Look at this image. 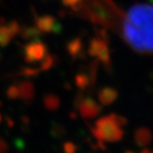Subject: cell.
Listing matches in <instances>:
<instances>
[{"label":"cell","instance_id":"1","mask_svg":"<svg viewBox=\"0 0 153 153\" xmlns=\"http://www.w3.org/2000/svg\"><path fill=\"white\" fill-rule=\"evenodd\" d=\"M121 32L131 49L144 55L153 53V5L131 7L123 16Z\"/></svg>","mask_w":153,"mask_h":153},{"label":"cell","instance_id":"2","mask_svg":"<svg viewBox=\"0 0 153 153\" xmlns=\"http://www.w3.org/2000/svg\"><path fill=\"white\" fill-rule=\"evenodd\" d=\"M126 120L118 115H108L95 121L93 134L99 141L115 143L120 141L124 136L123 127Z\"/></svg>","mask_w":153,"mask_h":153},{"label":"cell","instance_id":"3","mask_svg":"<svg viewBox=\"0 0 153 153\" xmlns=\"http://www.w3.org/2000/svg\"><path fill=\"white\" fill-rule=\"evenodd\" d=\"M90 55L94 57L97 60L101 61L104 65H109L110 62V55L108 44L103 39H94L88 49Z\"/></svg>","mask_w":153,"mask_h":153},{"label":"cell","instance_id":"4","mask_svg":"<svg viewBox=\"0 0 153 153\" xmlns=\"http://www.w3.org/2000/svg\"><path fill=\"white\" fill-rule=\"evenodd\" d=\"M78 109H79V114L83 118L86 120H90V119H94L100 114L101 105L94 99L86 98L79 103Z\"/></svg>","mask_w":153,"mask_h":153},{"label":"cell","instance_id":"5","mask_svg":"<svg viewBox=\"0 0 153 153\" xmlns=\"http://www.w3.org/2000/svg\"><path fill=\"white\" fill-rule=\"evenodd\" d=\"M47 49L41 42H32L25 48V59L27 62L43 60L45 58Z\"/></svg>","mask_w":153,"mask_h":153},{"label":"cell","instance_id":"6","mask_svg":"<svg viewBox=\"0 0 153 153\" xmlns=\"http://www.w3.org/2000/svg\"><path fill=\"white\" fill-rule=\"evenodd\" d=\"M33 86L30 83H22L19 85H14L8 90V97L11 99H31L33 97Z\"/></svg>","mask_w":153,"mask_h":153},{"label":"cell","instance_id":"7","mask_svg":"<svg viewBox=\"0 0 153 153\" xmlns=\"http://www.w3.org/2000/svg\"><path fill=\"white\" fill-rule=\"evenodd\" d=\"M118 97V92L112 88H103L99 92V101L102 105H109L114 103Z\"/></svg>","mask_w":153,"mask_h":153},{"label":"cell","instance_id":"8","mask_svg":"<svg viewBox=\"0 0 153 153\" xmlns=\"http://www.w3.org/2000/svg\"><path fill=\"white\" fill-rule=\"evenodd\" d=\"M17 31L16 23H11L4 27H0V47L6 45L10 41V39L15 35Z\"/></svg>","mask_w":153,"mask_h":153},{"label":"cell","instance_id":"9","mask_svg":"<svg viewBox=\"0 0 153 153\" xmlns=\"http://www.w3.org/2000/svg\"><path fill=\"white\" fill-rule=\"evenodd\" d=\"M41 22H39V27L43 31H50L52 28V23L53 21H51L49 17H45V18H42L40 19Z\"/></svg>","mask_w":153,"mask_h":153},{"label":"cell","instance_id":"10","mask_svg":"<svg viewBox=\"0 0 153 153\" xmlns=\"http://www.w3.org/2000/svg\"><path fill=\"white\" fill-rule=\"evenodd\" d=\"M65 150L67 153H71V150H73L74 152H75V150H76V148H75V145H73L71 143H67L65 145Z\"/></svg>","mask_w":153,"mask_h":153},{"label":"cell","instance_id":"11","mask_svg":"<svg viewBox=\"0 0 153 153\" xmlns=\"http://www.w3.org/2000/svg\"><path fill=\"white\" fill-rule=\"evenodd\" d=\"M65 1V4L66 5H69V6H73V5H75V4H77L79 0H64Z\"/></svg>","mask_w":153,"mask_h":153},{"label":"cell","instance_id":"12","mask_svg":"<svg viewBox=\"0 0 153 153\" xmlns=\"http://www.w3.org/2000/svg\"><path fill=\"white\" fill-rule=\"evenodd\" d=\"M0 120H1V116H0Z\"/></svg>","mask_w":153,"mask_h":153}]
</instances>
